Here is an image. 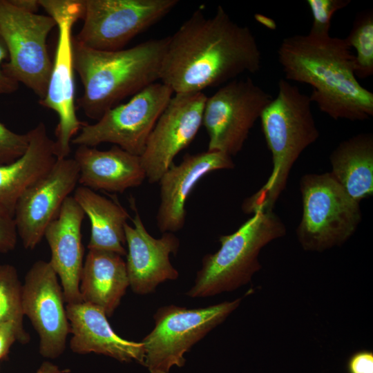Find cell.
<instances>
[{
	"label": "cell",
	"instance_id": "1",
	"mask_svg": "<svg viewBox=\"0 0 373 373\" xmlns=\"http://www.w3.org/2000/svg\"><path fill=\"white\" fill-rule=\"evenodd\" d=\"M261 68L262 54L251 29L218 6L210 17L196 10L169 36L160 81L173 93L203 92Z\"/></svg>",
	"mask_w": 373,
	"mask_h": 373
},
{
	"label": "cell",
	"instance_id": "2",
	"mask_svg": "<svg viewBox=\"0 0 373 373\" xmlns=\"http://www.w3.org/2000/svg\"><path fill=\"white\" fill-rule=\"evenodd\" d=\"M277 55L285 79L311 86V102L332 119L363 121L373 115V93L359 83L345 38L294 35L283 39Z\"/></svg>",
	"mask_w": 373,
	"mask_h": 373
},
{
	"label": "cell",
	"instance_id": "3",
	"mask_svg": "<svg viewBox=\"0 0 373 373\" xmlns=\"http://www.w3.org/2000/svg\"><path fill=\"white\" fill-rule=\"evenodd\" d=\"M169 36L115 51L90 48L73 40V63L83 85L78 107L99 120L121 101L160 80Z\"/></svg>",
	"mask_w": 373,
	"mask_h": 373
},
{
	"label": "cell",
	"instance_id": "4",
	"mask_svg": "<svg viewBox=\"0 0 373 373\" xmlns=\"http://www.w3.org/2000/svg\"><path fill=\"white\" fill-rule=\"evenodd\" d=\"M309 97L285 79L278 84V94L260 117L262 131L271 153L272 171L265 184L246 198V214L273 211L286 187L289 173L300 154L319 137Z\"/></svg>",
	"mask_w": 373,
	"mask_h": 373
},
{
	"label": "cell",
	"instance_id": "5",
	"mask_svg": "<svg viewBox=\"0 0 373 373\" xmlns=\"http://www.w3.org/2000/svg\"><path fill=\"white\" fill-rule=\"evenodd\" d=\"M286 230L273 211L254 213L236 231L219 237L220 247L202 258L194 284L186 294L206 298L248 284L261 269L258 259L261 249L285 236Z\"/></svg>",
	"mask_w": 373,
	"mask_h": 373
},
{
	"label": "cell",
	"instance_id": "6",
	"mask_svg": "<svg viewBox=\"0 0 373 373\" xmlns=\"http://www.w3.org/2000/svg\"><path fill=\"white\" fill-rule=\"evenodd\" d=\"M299 186L302 217L296 234L301 247L307 251L323 252L346 242L361 221L360 203L329 172L305 174Z\"/></svg>",
	"mask_w": 373,
	"mask_h": 373
},
{
	"label": "cell",
	"instance_id": "7",
	"mask_svg": "<svg viewBox=\"0 0 373 373\" xmlns=\"http://www.w3.org/2000/svg\"><path fill=\"white\" fill-rule=\"evenodd\" d=\"M242 298L206 307L189 309L169 305L153 315L154 328L141 341L144 365L150 373H170L185 365L184 354L240 305Z\"/></svg>",
	"mask_w": 373,
	"mask_h": 373
},
{
	"label": "cell",
	"instance_id": "8",
	"mask_svg": "<svg viewBox=\"0 0 373 373\" xmlns=\"http://www.w3.org/2000/svg\"><path fill=\"white\" fill-rule=\"evenodd\" d=\"M39 2L55 21L58 29L55 56L46 93L39 103L57 115L55 152L57 159H63L68 157L71 141L84 124L77 116L75 104L72 29L75 23L83 18L84 5V1L79 0H39Z\"/></svg>",
	"mask_w": 373,
	"mask_h": 373
},
{
	"label": "cell",
	"instance_id": "9",
	"mask_svg": "<svg viewBox=\"0 0 373 373\" xmlns=\"http://www.w3.org/2000/svg\"><path fill=\"white\" fill-rule=\"evenodd\" d=\"M55 26L49 15L28 12L10 0H0V35L8 51V61L2 69L30 89L39 100L46 95L52 70L47 39Z\"/></svg>",
	"mask_w": 373,
	"mask_h": 373
},
{
	"label": "cell",
	"instance_id": "10",
	"mask_svg": "<svg viewBox=\"0 0 373 373\" xmlns=\"http://www.w3.org/2000/svg\"><path fill=\"white\" fill-rule=\"evenodd\" d=\"M173 94L164 84L153 83L132 96L128 102L107 111L96 123H84L71 144L95 147L102 143H112L140 156Z\"/></svg>",
	"mask_w": 373,
	"mask_h": 373
},
{
	"label": "cell",
	"instance_id": "11",
	"mask_svg": "<svg viewBox=\"0 0 373 373\" xmlns=\"http://www.w3.org/2000/svg\"><path fill=\"white\" fill-rule=\"evenodd\" d=\"M272 98L249 77L231 80L207 97L202 124L208 135V151L237 155Z\"/></svg>",
	"mask_w": 373,
	"mask_h": 373
},
{
	"label": "cell",
	"instance_id": "12",
	"mask_svg": "<svg viewBox=\"0 0 373 373\" xmlns=\"http://www.w3.org/2000/svg\"><path fill=\"white\" fill-rule=\"evenodd\" d=\"M178 3V0L84 1L83 26L75 40L95 50L124 49Z\"/></svg>",
	"mask_w": 373,
	"mask_h": 373
},
{
	"label": "cell",
	"instance_id": "13",
	"mask_svg": "<svg viewBox=\"0 0 373 373\" xmlns=\"http://www.w3.org/2000/svg\"><path fill=\"white\" fill-rule=\"evenodd\" d=\"M207 98L203 92L172 96L140 156L149 182H158L175 157L192 142L202 124Z\"/></svg>",
	"mask_w": 373,
	"mask_h": 373
},
{
	"label": "cell",
	"instance_id": "14",
	"mask_svg": "<svg viewBox=\"0 0 373 373\" xmlns=\"http://www.w3.org/2000/svg\"><path fill=\"white\" fill-rule=\"evenodd\" d=\"M62 288L49 261L35 262L22 285V309L39 337V352L49 358L66 348L70 324Z\"/></svg>",
	"mask_w": 373,
	"mask_h": 373
},
{
	"label": "cell",
	"instance_id": "15",
	"mask_svg": "<svg viewBox=\"0 0 373 373\" xmlns=\"http://www.w3.org/2000/svg\"><path fill=\"white\" fill-rule=\"evenodd\" d=\"M79 172L74 158L57 159L51 169L18 200L14 220L24 248L33 249L65 200L75 190Z\"/></svg>",
	"mask_w": 373,
	"mask_h": 373
},
{
	"label": "cell",
	"instance_id": "16",
	"mask_svg": "<svg viewBox=\"0 0 373 373\" xmlns=\"http://www.w3.org/2000/svg\"><path fill=\"white\" fill-rule=\"evenodd\" d=\"M133 227L125 224L127 246L126 267L129 286L137 294L155 292L157 287L166 281L176 280L177 269L170 261V255H176L180 240L174 233L165 232L160 238H153L146 229L134 201Z\"/></svg>",
	"mask_w": 373,
	"mask_h": 373
},
{
	"label": "cell",
	"instance_id": "17",
	"mask_svg": "<svg viewBox=\"0 0 373 373\" xmlns=\"http://www.w3.org/2000/svg\"><path fill=\"white\" fill-rule=\"evenodd\" d=\"M232 157L220 151H207L185 154L182 161L172 165L159 180L160 202L156 222L161 233L181 230L186 220L188 197L205 175L212 171L233 169Z\"/></svg>",
	"mask_w": 373,
	"mask_h": 373
},
{
	"label": "cell",
	"instance_id": "18",
	"mask_svg": "<svg viewBox=\"0 0 373 373\" xmlns=\"http://www.w3.org/2000/svg\"><path fill=\"white\" fill-rule=\"evenodd\" d=\"M84 216L82 209L70 195L44 235L50 249L49 262L60 279L67 304L82 302L79 283L84 265L82 225Z\"/></svg>",
	"mask_w": 373,
	"mask_h": 373
},
{
	"label": "cell",
	"instance_id": "19",
	"mask_svg": "<svg viewBox=\"0 0 373 373\" xmlns=\"http://www.w3.org/2000/svg\"><path fill=\"white\" fill-rule=\"evenodd\" d=\"M72 337L70 347L77 354L95 353L122 362L144 364L145 351L142 342L131 341L117 335L104 312L84 302L66 304Z\"/></svg>",
	"mask_w": 373,
	"mask_h": 373
},
{
	"label": "cell",
	"instance_id": "20",
	"mask_svg": "<svg viewBox=\"0 0 373 373\" xmlns=\"http://www.w3.org/2000/svg\"><path fill=\"white\" fill-rule=\"evenodd\" d=\"M73 158L79 168V183L93 191L123 193L146 179L140 157L116 145L106 151L79 146Z\"/></svg>",
	"mask_w": 373,
	"mask_h": 373
},
{
	"label": "cell",
	"instance_id": "21",
	"mask_svg": "<svg viewBox=\"0 0 373 373\" xmlns=\"http://www.w3.org/2000/svg\"><path fill=\"white\" fill-rule=\"evenodd\" d=\"M26 152L12 163L0 164V207L14 215L22 194L44 177L57 160L55 141L48 135L44 122L28 132Z\"/></svg>",
	"mask_w": 373,
	"mask_h": 373
},
{
	"label": "cell",
	"instance_id": "22",
	"mask_svg": "<svg viewBox=\"0 0 373 373\" xmlns=\"http://www.w3.org/2000/svg\"><path fill=\"white\" fill-rule=\"evenodd\" d=\"M129 287L126 262L111 251L89 249L79 283L82 302L102 309L111 316Z\"/></svg>",
	"mask_w": 373,
	"mask_h": 373
},
{
	"label": "cell",
	"instance_id": "23",
	"mask_svg": "<svg viewBox=\"0 0 373 373\" xmlns=\"http://www.w3.org/2000/svg\"><path fill=\"white\" fill-rule=\"evenodd\" d=\"M334 180L354 200L373 194V135L363 133L342 141L329 155Z\"/></svg>",
	"mask_w": 373,
	"mask_h": 373
},
{
	"label": "cell",
	"instance_id": "24",
	"mask_svg": "<svg viewBox=\"0 0 373 373\" xmlns=\"http://www.w3.org/2000/svg\"><path fill=\"white\" fill-rule=\"evenodd\" d=\"M73 197L90 222L88 250H104L126 256L124 227L130 218L127 211L119 203L84 186L77 187Z\"/></svg>",
	"mask_w": 373,
	"mask_h": 373
},
{
	"label": "cell",
	"instance_id": "25",
	"mask_svg": "<svg viewBox=\"0 0 373 373\" xmlns=\"http://www.w3.org/2000/svg\"><path fill=\"white\" fill-rule=\"evenodd\" d=\"M350 48L355 49L354 66L357 78L364 79L373 75V12H361L356 17L346 38Z\"/></svg>",
	"mask_w": 373,
	"mask_h": 373
},
{
	"label": "cell",
	"instance_id": "26",
	"mask_svg": "<svg viewBox=\"0 0 373 373\" xmlns=\"http://www.w3.org/2000/svg\"><path fill=\"white\" fill-rule=\"evenodd\" d=\"M22 284L16 268L0 264V323L15 321L23 323Z\"/></svg>",
	"mask_w": 373,
	"mask_h": 373
},
{
	"label": "cell",
	"instance_id": "27",
	"mask_svg": "<svg viewBox=\"0 0 373 373\" xmlns=\"http://www.w3.org/2000/svg\"><path fill=\"white\" fill-rule=\"evenodd\" d=\"M313 22L309 32L316 35H329L331 21L336 12L350 3V0H307Z\"/></svg>",
	"mask_w": 373,
	"mask_h": 373
},
{
	"label": "cell",
	"instance_id": "28",
	"mask_svg": "<svg viewBox=\"0 0 373 373\" xmlns=\"http://www.w3.org/2000/svg\"><path fill=\"white\" fill-rule=\"evenodd\" d=\"M29 144L28 133H16L0 122V164H7L19 158Z\"/></svg>",
	"mask_w": 373,
	"mask_h": 373
},
{
	"label": "cell",
	"instance_id": "29",
	"mask_svg": "<svg viewBox=\"0 0 373 373\" xmlns=\"http://www.w3.org/2000/svg\"><path fill=\"white\" fill-rule=\"evenodd\" d=\"M29 341L30 336L24 330L23 323L15 321L0 323V360L7 357L15 341L26 343Z\"/></svg>",
	"mask_w": 373,
	"mask_h": 373
},
{
	"label": "cell",
	"instance_id": "30",
	"mask_svg": "<svg viewBox=\"0 0 373 373\" xmlns=\"http://www.w3.org/2000/svg\"><path fill=\"white\" fill-rule=\"evenodd\" d=\"M17 236L13 213L0 207V253L6 254L13 250Z\"/></svg>",
	"mask_w": 373,
	"mask_h": 373
},
{
	"label": "cell",
	"instance_id": "31",
	"mask_svg": "<svg viewBox=\"0 0 373 373\" xmlns=\"http://www.w3.org/2000/svg\"><path fill=\"white\" fill-rule=\"evenodd\" d=\"M348 373H373V352L363 350L352 354L347 363Z\"/></svg>",
	"mask_w": 373,
	"mask_h": 373
},
{
	"label": "cell",
	"instance_id": "32",
	"mask_svg": "<svg viewBox=\"0 0 373 373\" xmlns=\"http://www.w3.org/2000/svg\"><path fill=\"white\" fill-rule=\"evenodd\" d=\"M6 59H8V51L0 35V95L12 93L19 88V82L8 76L2 69L3 61Z\"/></svg>",
	"mask_w": 373,
	"mask_h": 373
},
{
	"label": "cell",
	"instance_id": "33",
	"mask_svg": "<svg viewBox=\"0 0 373 373\" xmlns=\"http://www.w3.org/2000/svg\"><path fill=\"white\" fill-rule=\"evenodd\" d=\"M10 2L19 8L32 13H36L41 7L37 0H10Z\"/></svg>",
	"mask_w": 373,
	"mask_h": 373
},
{
	"label": "cell",
	"instance_id": "34",
	"mask_svg": "<svg viewBox=\"0 0 373 373\" xmlns=\"http://www.w3.org/2000/svg\"><path fill=\"white\" fill-rule=\"evenodd\" d=\"M68 372V369L61 370L52 363L46 361L41 364L36 373H66Z\"/></svg>",
	"mask_w": 373,
	"mask_h": 373
},
{
	"label": "cell",
	"instance_id": "35",
	"mask_svg": "<svg viewBox=\"0 0 373 373\" xmlns=\"http://www.w3.org/2000/svg\"><path fill=\"white\" fill-rule=\"evenodd\" d=\"M255 18L256 20L258 21L259 23L267 26L269 28H274L276 27L274 21H272L271 19H269L264 15H256Z\"/></svg>",
	"mask_w": 373,
	"mask_h": 373
}]
</instances>
